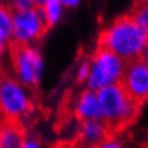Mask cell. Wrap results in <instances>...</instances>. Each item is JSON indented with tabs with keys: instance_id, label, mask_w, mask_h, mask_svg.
<instances>
[{
	"instance_id": "cell-1",
	"label": "cell",
	"mask_w": 148,
	"mask_h": 148,
	"mask_svg": "<svg viewBox=\"0 0 148 148\" xmlns=\"http://www.w3.org/2000/svg\"><path fill=\"white\" fill-rule=\"evenodd\" d=\"M148 45V34L133 20L129 14H122L102 28L98 34L97 47L110 50L124 63L142 57Z\"/></svg>"
},
{
	"instance_id": "cell-2",
	"label": "cell",
	"mask_w": 148,
	"mask_h": 148,
	"mask_svg": "<svg viewBox=\"0 0 148 148\" xmlns=\"http://www.w3.org/2000/svg\"><path fill=\"white\" fill-rule=\"evenodd\" d=\"M39 107V93L18 82L4 66L0 69V117L20 121L29 128Z\"/></svg>"
},
{
	"instance_id": "cell-22",
	"label": "cell",
	"mask_w": 148,
	"mask_h": 148,
	"mask_svg": "<svg viewBox=\"0 0 148 148\" xmlns=\"http://www.w3.org/2000/svg\"><path fill=\"white\" fill-rule=\"evenodd\" d=\"M1 66H3V65H1V64H0V69H1Z\"/></svg>"
},
{
	"instance_id": "cell-18",
	"label": "cell",
	"mask_w": 148,
	"mask_h": 148,
	"mask_svg": "<svg viewBox=\"0 0 148 148\" xmlns=\"http://www.w3.org/2000/svg\"><path fill=\"white\" fill-rule=\"evenodd\" d=\"M140 59H142L144 64H146V65L148 66V45H147V48L144 49V51L142 53V57H140Z\"/></svg>"
},
{
	"instance_id": "cell-10",
	"label": "cell",
	"mask_w": 148,
	"mask_h": 148,
	"mask_svg": "<svg viewBox=\"0 0 148 148\" xmlns=\"http://www.w3.org/2000/svg\"><path fill=\"white\" fill-rule=\"evenodd\" d=\"M28 138V128L20 121L0 117V148H23Z\"/></svg>"
},
{
	"instance_id": "cell-16",
	"label": "cell",
	"mask_w": 148,
	"mask_h": 148,
	"mask_svg": "<svg viewBox=\"0 0 148 148\" xmlns=\"http://www.w3.org/2000/svg\"><path fill=\"white\" fill-rule=\"evenodd\" d=\"M49 148H70V144L68 139H63V140H58V142L53 143Z\"/></svg>"
},
{
	"instance_id": "cell-12",
	"label": "cell",
	"mask_w": 148,
	"mask_h": 148,
	"mask_svg": "<svg viewBox=\"0 0 148 148\" xmlns=\"http://www.w3.org/2000/svg\"><path fill=\"white\" fill-rule=\"evenodd\" d=\"M128 14L148 34V1H134Z\"/></svg>"
},
{
	"instance_id": "cell-13",
	"label": "cell",
	"mask_w": 148,
	"mask_h": 148,
	"mask_svg": "<svg viewBox=\"0 0 148 148\" xmlns=\"http://www.w3.org/2000/svg\"><path fill=\"white\" fill-rule=\"evenodd\" d=\"M43 6L48 20V25L51 29L54 27V24L59 20V16L62 13V4L58 0H49V1H44Z\"/></svg>"
},
{
	"instance_id": "cell-15",
	"label": "cell",
	"mask_w": 148,
	"mask_h": 148,
	"mask_svg": "<svg viewBox=\"0 0 148 148\" xmlns=\"http://www.w3.org/2000/svg\"><path fill=\"white\" fill-rule=\"evenodd\" d=\"M23 148H44V144L42 142V139L38 137H30L27 138Z\"/></svg>"
},
{
	"instance_id": "cell-21",
	"label": "cell",
	"mask_w": 148,
	"mask_h": 148,
	"mask_svg": "<svg viewBox=\"0 0 148 148\" xmlns=\"http://www.w3.org/2000/svg\"><path fill=\"white\" fill-rule=\"evenodd\" d=\"M143 148H148V143H146V144H144V146H143Z\"/></svg>"
},
{
	"instance_id": "cell-11",
	"label": "cell",
	"mask_w": 148,
	"mask_h": 148,
	"mask_svg": "<svg viewBox=\"0 0 148 148\" xmlns=\"http://www.w3.org/2000/svg\"><path fill=\"white\" fill-rule=\"evenodd\" d=\"M13 19L9 3H0V42L8 44L12 39Z\"/></svg>"
},
{
	"instance_id": "cell-4",
	"label": "cell",
	"mask_w": 148,
	"mask_h": 148,
	"mask_svg": "<svg viewBox=\"0 0 148 148\" xmlns=\"http://www.w3.org/2000/svg\"><path fill=\"white\" fill-rule=\"evenodd\" d=\"M9 58L15 78L21 86L39 93L43 60L38 48L10 39L8 43Z\"/></svg>"
},
{
	"instance_id": "cell-14",
	"label": "cell",
	"mask_w": 148,
	"mask_h": 148,
	"mask_svg": "<svg viewBox=\"0 0 148 148\" xmlns=\"http://www.w3.org/2000/svg\"><path fill=\"white\" fill-rule=\"evenodd\" d=\"M90 72V64H89V57H87L84 60L80 63V66L78 69V74H77V83L82 84L86 80H88Z\"/></svg>"
},
{
	"instance_id": "cell-20",
	"label": "cell",
	"mask_w": 148,
	"mask_h": 148,
	"mask_svg": "<svg viewBox=\"0 0 148 148\" xmlns=\"http://www.w3.org/2000/svg\"><path fill=\"white\" fill-rule=\"evenodd\" d=\"M69 140V144H70V148H82V147H79V146H77V144L75 143H73L72 142V140H70V139H68Z\"/></svg>"
},
{
	"instance_id": "cell-3",
	"label": "cell",
	"mask_w": 148,
	"mask_h": 148,
	"mask_svg": "<svg viewBox=\"0 0 148 148\" xmlns=\"http://www.w3.org/2000/svg\"><path fill=\"white\" fill-rule=\"evenodd\" d=\"M97 95L102 108L103 122L116 138L139 118L142 107L128 97L119 83L103 88Z\"/></svg>"
},
{
	"instance_id": "cell-7",
	"label": "cell",
	"mask_w": 148,
	"mask_h": 148,
	"mask_svg": "<svg viewBox=\"0 0 148 148\" xmlns=\"http://www.w3.org/2000/svg\"><path fill=\"white\" fill-rule=\"evenodd\" d=\"M119 84L133 102L140 107L146 104L148 102V66L142 59L125 63Z\"/></svg>"
},
{
	"instance_id": "cell-8",
	"label": "cell",
	"mask_w": 148,
	"mask_h": 148,
	"mask_svg": "<svg viewBox=\"0 0 148 148\" xmlns=\"http://www.w3.org/2000/svg\"><path fill=\"white\" fill-rule=\"evenodd\" d=\"M116 139L103 121L78 122L75 133L70 138L73 143L82 148H98L102 144L114 142Z\"/></svg>"
},
{
	"instance_id": "cell-9",
	"label": "cell",
	"mask_w": 148,
	"mask_h": 148,
	"mask_svg": "<svg viewBox=\"0 0 148 148\" xmlns=\"http://www.w3.org/2000/svg\"><path fill=\"white\" fill-rule=\"evenodd\" d=\"M74 118L78 122L83 121H103L102 108L98 95L93 90L83 89L79 93L77 102L74 103Z\"/></svg>"
},
{
	"instance_id": "cell-19",
	"label": "cell",
	"mask_w": 148,
	"mask_h": 148,
	"mask_svg": "<svg viewBox=\"0 0 148 148\" xmlns=\"http://www.w3.org/2000/svg\"><path fill=\"white\" fill-rule=\"evenodd\" d=\"M60 4L66 6H77L79 4V1H77V0H74V1H60Z\"/></svg>"
},
{
	"instance_id": "cell-5",
	"label": "cell",
	"mask_w": 148,
	"mask_h": 148,
	"mask_svg": "<svg viewBox=\"0 0 148 148\" xmlns=\"http://www.w3.org/2000/svg\"><path fill=\"white\" fill-rule=\"evenodd\" d=\"M89 57L90 72L88 77V89L101 90L121 82L125 63L110 50L95 48Z\"/></svg>"
},
{
	"instance_id": "cell-6",
	"label": "cell",
	"mask_w": 148,
	"mask_h": 148,
	"mask_svg": "<svg viewBox=\"0 0 148 148\" xmlns=\"http://www.w3.org/2000/svg\"><path fill=\"white\" fill-rule=\"evenodd\" d=\"M43 4L44 1H35L34 8L28 10H15L10 6L13 19V40L30 45V43H38L47 35L50 28L48 25Z\"/></svg>"
},
{
	"instance_id": "cell-17",
	"label": "cell",
	"mask_w": 148,
	"mask_h": 148,
	"mask_svg": "<svg viewBox=\"0 0 148 148\" xmlns=\"http://www.w3.org/2000/svg\"><path fill=\"white\" fill-rule=\"evenodd\" d=\"M98 148H122V146H121L119 143H117L116 140H114V142H109V143L102 144V146H99Z\"/></svg>"
}]
</instances>
